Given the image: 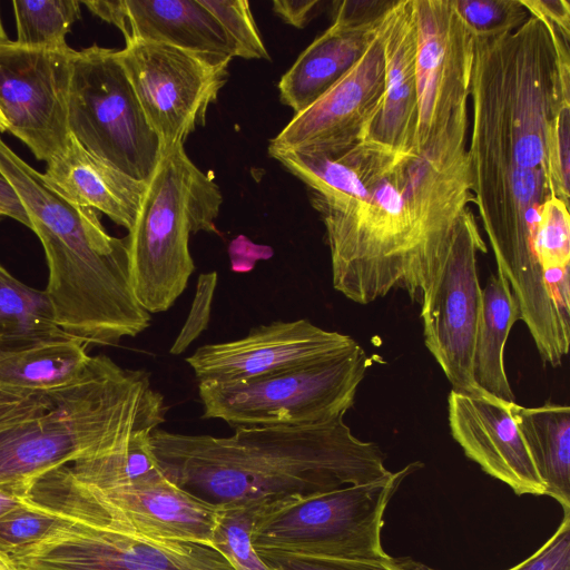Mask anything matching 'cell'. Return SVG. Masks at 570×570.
Here are the masks:
<instances>
[{
  "label": "cell",
  "mask_w": 570,
  "mask_h": 570,
  "mask_svg": "<svg viewBox=\"0 0 570 570\" xmlns=\"http://www.w3.org/2000/svg\"><path fill=\"white\" fill-rule=\"evenodd\" d=\"M150 445L164 474L217 505L254 504L386 476L384 454L343 416L307 426L237 428L225 438L156 429Z\"/></svg>",
  "instance_id": "cell-1"
},
{
  "label": "cell",
  "mask_w": 570,
  "mask_h": 570,
  "mask_svg": "<svg viewBox=\"0 0 570 570\" xmlns=\"http://www.w3.org/2000/svg\"><path fill=\"white\" fill-rule=\"evenodd\" d=\"M149 373L91 356L73 381L0 393V484L33 483L55 468L100 456L165 421Z\"/></svg>",
  "instance_id": "cell-2"
},
{
  "label": "cell",
  "mask_w": 570,
  "mask_h": 570,
  "mask_svg": "<svg viewBox=\"0 0 570 570\" xmlns=\"http://www.w3.org/2000/svg\"><path fill=\"white\" fill-rule=\"evenodd\" d=\"M0 173L43 247L56 324L83 344L115 345L151 322L130 281L127 237L110 236L99 213L53 189L0 138Z\"/></svg>",
  "instance_id": "cell-3"
},
{
  "label": "cell",
  "mask_w": 570,
  "mask_h": 570,
  "mask_svg": "<svg viewBox=\"0 0 570 570\" xmlns=\"http://www.w3.org/2000/svg\"><path fill=\"white\" fill-rule=\"evenodd\" d=\"M401 156L361 144L338 156L357 169L370 196L350 212H318L333 287L361 305L395 288L421 304L462 215L452 204H430L403 190Z\"/></svg>",
  "instance_id": "cell-4"
},
{
  "label": "cell",
  "mask_w": 570,
  "mask_h": 570,
  "mask_svg": "<svg viewBox=\"0 0 570 570\" xmlns=\"http://www.w3.org/2000/svg\"><path fill=\"white\" fill-rule=\"evenodd\" d=\"M35 485L69 518L41 541L7 552L21 570H235L212 547L139 534L69 464L47 471Z\"/></svg>",
  "instance_id": "cell-5"
},
{
  "label": "cell",
  "mask_w": 570,
  "mask_h": 570,
  "mask_svg": "<svg viewBox=\"0 0 570 570\" xmlns=\"http://www.w3.org/2000/svg\"><path fill=\"white\" fill-rule=\"evenodd\" d=\"M222 203L220 188L189 159L184 144L161 150L126 236L132 291L149 314L167 311L186 289L195 271L189 236L218 233Z\"/></svg>",
  "instance_id": "cell-6"
},
{
  "label": "cell",
  "mask_w": 570,
  "mask_h": 570,
  "mask_svg": "<svg viewBox=\"0 0 570 570\" xmlns=\"http://www.w3.org/2000/svg\"><path fill=\"white\" fill-rule=\"evenodd\" d=\"M421 466L413 462L376 481L264 504L255 515L254 548L326 558H384L386 507L403 480Z\"/></svg>",
  "instance_id": "cell-7"
},
{
  "label": "cell",
  "mask_w": 570,
  "mask_h": 570,
  "mask_svg": "<svg viewBox=\"0 0 570 570\" xmlns=\"http://www.w3.org/2000/svg\"><path fill=\"white\" fill-rule=\"evenodd\" d=\"M370 365L355 343L326 357L238 382L198 383L204 419L234 429L307 426L344 416Z\"/></svg>",
  "instance_id": "cell-8"
},
{
  "label": "cell",
  "mask_w": 570,
  "mask_h": 570,
  "mask_svg": "<svg viewBox=\"0 0 570 570\" xmlns=\"http://www.w3.org/2000/svg\"><path fill=\"white\" fill-rule=\"evenodd\" d=\"M417 127L414 153L445 165L466 154L473 36L452 0H413Z\"/></svg>",
  "instance_id": "cell-9"
},
{
  "label": "cell",
  "mask_w": 570,
  "mask_h": 570,
  "mask_svg": "<svg viewBox=\"0 0 570 570\" xmlns=\"http://www.w3.org/2000/svg\"><path fill=\"white\" fill-rule=\"evenodd\" d=\"M116 49L92 45L76 52L69 91V129L89 153L147 181L161 147Z\"/></svg>",
  "instance_id": "cell-10"
},
{
  "label": "cell",
  "mask_w": 570,
  "mask_h": 570,
  "mask_svg": "<svg viewBox=\"0 0 570 570\" xmlns=\"http://www.w3.org/2000/svg\"><path fill=\"white\" fill-rule=\"evenodd\" d=\"M117 56L161 150L184 144L205 124L233 59L137 39Z\"/></svg>",
  "instance_id": "cell-11"
},
{
  "label": "cell",
  "mask_w": 570,
  "mask_h": 570,
  "mask_svg": "<svg viewBox=\"0 0 570 570\" xmlns=\"http://www.w3.org/2000/svg\"><path fill=\"white\" fill-rule=\"evenodd\" d=\"M487 253L470 207L460 216L449 248L421 302L425 346L452 390L481 394L472 367L482 306L476 254Z\"/></svg>",
  "instance_id": "cell-12"
},
{
  "label": "cell",
  "mask_w": 570,
  "mask_h": 570,
  "mask_svg": "<svg viewBox=\"0 0 570 570\" xmlns=\"http://www.w3.org/2000/svg\"><path fill=\"white\" fill-rule=\"evenodd\" d=\"M76 50L0 45V110L7 130L38 160L50 163L69 146V91Z\"/></svg>",
  "instance_id": "cell-13"
},
{
  "label": "cell",
  "mask_w": 570,
  "mask_h": 570,
  "mask_svg": "<svg viewBox=\"0 0 570 570\" xmlns=\"http://www.w3.org/2000/svg\"><path fill=\"white\" fill-rule=\"evenodd\" d=\"M384 89L385 60L377 29L361 60L295 114L268 147L338 157L363 140L380 110Z\"/></svg>",
  "instance_id": "cell-14"
},
{
  "label": "cell",
  "mask_w": 570,
  "mask_h": 570,
  "mask_svg": "<svg viewBox=\"0 0 570 570\" xmlns=\"http://www.w3.org/2000/svg\"><path fill=\"white\" fill-rule=\"evenodd\" d=\"M355 343L307 320L275 321L253 327L243 338L203 345L185 361L198 383L238 382L306 364Z\"/></svg>",
  "instance_id": "cell-15"
},
{
  "label": "cell",
  "mask_w": 570,
  "mask_h": 570,
  "mask_svg": "<svg viewBox=\"0 0 570 570\" xmlns=\"http://www.w3.org/2000/svg\"><path fill=\"white\" fill-rule=\"evenodd\" d=\"M487 394L451 390L449 425L465 455L518 494L546 495L511 404Z\"/></svg>",
  "instance_id": "cell-16"
},
{
  "label": "cell",
  "mask_w": 570,
  "mask_h": 570,
  "mask_svg": "<svg viewBox=\"0 0 570 570\" xmlns=\"http://www.w3.org/2000/svg\"><path fill=\"white\" fill-rule=\"evenodd\" d=\"M413 0H396L379 27L385 60L380 110L358 144L393 155L414 153L417 127Z\"/></svg>",
  "instance_id": "cell-17"
},
{
  "label": "cell",
  "mask_w": 570,
  "mask_h": 570,
  "mask_svg": "<svg viewBox=\"0 0 570 570\" xmlns=\"http://www.w3.org/2000/svg\"><path fill=\"white\" fill-rule=\"evenodd\" d=\"M91 489L120 511L141 535L213 548L224 505L185 491L163 471L130 485Z\"/></svg>",
  "instance_id": "cell-18"
},
{
  "label": "cell",
  "mask_w": 570,
  "mask_h": 570,
  "mask_svg": "<svg viewBox=\"0 0 570 570\" xmlns=\"http://www.w3.org/2000/svg\"><path fill=\"white\" fill-rule=\"evenodd\" d=\"M43 177L68 199L107 215L128 232L132 228L146 183L96 157L72 135L66 151L47 164Z\"/></svg>",
  "instance_id": "cell-19"
},
{
  "label": "cell",
  "mask_w": 570,
  "mask_h": 570,
  "mask_svg": "<svg viewBox=\"0 0 570 570\" xmlns=\"http://www.w3.org/2000/svg\"><path fill=\"white\" fill-rule=\"evenodd\" d=\"M128 38L236 57V48L200 0H125Z\"/></svg>",
  "instance_id": "cell-20"
},
{
  "label": "cell",
  "mask_w": 570,
  "mask_h": 570,
  "mask_svg": "<svg viewBox=\"0 0 570 570\" xmlns=\"http://www.w3.org/2000/svg\"><path fill=\"white\" fill-rule=\"evenodd\" d=\"M377 29L332 23L282 76L278 82L281 101L294 114L307 108L361 60Z\"/></svg>",
  "instance_id": "cell-21"
},
{
  "label": "cell",
  "mask_w": 570,
  "mask_h": 570,
  "mask_svg": "<svg viewBox=\"0 0 570 570\" xmlns=\"http://www.w3.org/2000/svg\"><path fill=\"white\" fill-rule=\"evenodd\" d=\"M511 410L534 466L544 483L546 495L570 513V409L547 403Z\"/></svg>",
  "instance_id": "cell-22"
},
{
  "label": "cell",
  "mask_w": 570,
  "mask_h": 570,
  "mask_svg": "<svg viewBox=\"0 0 570 570\" xmlns=\"http://www.w3.org/2000/svg\"><path fill=\"white\" fill-rule=\"evenodd\" d=\"M520 312L507 279L497 271L482 289V306L476 331L473 380L478 389L505 402H514L505 368L504 346Z\"/></svg>",
  "instance_id": "cell-23"
},
{
  "label": "cell",
  "mask_w": 570,
  "mask_h": 570,
  "mask_svg": "<svg viewBox=\"0 0 570 570\" xmlns=\"http://www.w3.org/2000/svg\"><path fill=\"white\" fill-rule=\"evenodd\" d=\"M90 355L76 338L0 347V393L48 390L76 380Z\"/></svg>",
  "instance_id": "cell-24"
},
{
  "label": "cell",
  "mask_w": 570,
  "mask_h": 570,
  "mask_svg": "<svg viewBox=\"0 0 570 570\" xmlns=\"http://www.w3.org/2000/svg\"><path fill=\"white\" fill-rule=\"evenodd\" d=\"M75 338L60 328L46 291L31 288L0 265V347Z\"/></svg>",
  "instance_id": "cell-25"
},
{
  "label": "cell",
  "mask_w": 570,
  "mask_h": 570,
  "mask_svg": "<svg viewBox=\"0 0 570 570\" xmlns=\"http://www.w3.org/2000/svg\"><path fill=\"white\" fill-rule=\"evenodd\" d=\"M535 247L546 284L561 315L570 321V216L558 197L541 207Z\"/></svg>",
  "instance_id": "cell-26"
},
{
  "label": "cell",
  "mask_w": 570,
  "mask_h": 570,
  "mask_svg": "<svg viewBox=\"0 0 570 570\" xmlns=\"http://www.w3.org/2000/svg\"><path fill=\"white\" fill-rule=\"evenodd\" d=\"M77 0H14L16 43L31 49L63 50L66 36L81 18Z\"/></svg>",
  "instance_id": "cell-27"
},
{
  "label": "cell",
  "mask_w": 570,
  "mask_h": 570,
  "mask_svg": "<svg viewBox=\"0 0 570 570\" xmlns=\"http://www.w3.org/2000/svg\"><path fill=\"white\" fill-rule=\"evenodd\" d=\"M31 501L0 519V550L10 552L37 543L65 523L69 513L31 490Z\"/></svg>",
  "instance_id": "cell-28"
},
{
  "label": "cell",
  "mask_w": 570,
  "mask_h": 570,
  "mask_svg": "<svg viewBox=\"0 0 570 570\" xmlns=\"http://www.w3.org/2000/svg\"><path fill=\"white\" fill-rule=\"evenodd\" d=\"M258 508L254 504L224 505L214 533L213 548L219 551L235 570H272L256 552L252 540Z\"/></svg>",
  "instance_id": "cell-29"
},
{
  "label": "cell",
  "mask_w": 570,
  "mask_h": 570,
  "mask_svg": "<svg viewBox=\"0 0 570 570\" xmlns=\"http://www.w3.org/2000/svg\"><path fill=\"white\" fill-rule=\"evenodd\" d=\"M452 3L475 38L510 33L530 17L521 0H452Z\"/></svg>",
  "instance_id": "cell-30"
},
{
  "label": "cell",
  "mask_w": 570,
  "mask_h": 570,
  "mask_svg": "<svg viewBox=\"0 0 570 570\" xmlns=\"http://www.w3.org/2000/svg\"><path fill=\"white\" fill-rule=\"evenodd\" d=\"M200 2L218 20L233 41L236 57L271 59L248 1L200 0Z\"/></svg>",
  "instance_id": "cell-31"
},
{
  "label": "cell",
  "mask_w": 570,
  "mask_h": 570,
  "mask_svg": "<svg viewBox=\"0 0 570 570\" xmlns=\"http://www.w3.org/2000/svg\"><path fill=\"white\" fill-rule=\"evenodd\" d=\"M273 570H424L411 560L392 558L341 559L276 551H256Z\"/></svg>",
  "instance_id": "cell-32"
},
{
  "label": "cell",
  "mask_w": 570,
  "mask_h": 570,
  "mask_svg": "<svg viewBox=\"0 0 570 570\" xmlns=\"http://www.w3.org/2000/svg\"><path fill=\"white\" fill-rule=\"evenodd\" d=\"M216 284V272L199 275L190 312L170 348L171 354L183 353L207 327Z\"/></svg>",
  "instance_id": "cell-33"
},
{
  "label": "cell",
  "mask_w": 570,
  "mask_h": 570,
  "mask_svg": "<svg viewBox=\"0 0 570 570\" xmlns=\"http://www.w3.org/2000/svg\"><path fill=\"white\" fill-rule=\"evenodd\" d=\"M508 570H570V513L533 554Z\"/></svg>",
  "instance_id": "cell-34"
},
{
  "label": "cell",
  "mask_w": 570,
  "mask_h": 570,
  "mask_svg": "<svg viewBox=\"0 0 570 570\" xmlns=\"http://www.w3.org/2000/svg\"><path fill=\"white\" fill-rule=\"evenodd\" d=\"M396 0H345L332 2V23L354 29H376Z\"/></svg>",
  "instance_id": "cell-35"
},
{
  "label": "cell",
  "mask_w": 570,
  "mask_h": 570,
  "mask_svg": "<svg viewBox=\"0 0 570 570\" xmlns=\"http://www.w3.org/2000/svg\"><path fill=\"white\" fill-rule=\"evenodd\" d=\"M529 14L553 26L570 38V3L564 0H521Z\"/></svg>",
  "instance_id": "cell-36"
},
{
  "label": "cell",
  "mask_w": 570,
  "mask_h": 570,
  "mask_svg": "<svg viewBox=\"0 0 570 570\" xmlns=\"http://www.w3.org/2000/svg\"><path fill=\"white\" fill-rule=\"evenodd\" d=\"M324 4L321 0H274L273 10L286 23L304 28L322 11Z\"/></svg>",
  "instance_id": "cell-37"
},
{
  "label": "cell",
  "mask_w": 570,
  "mask_h": 570,
  "mask_svg": "<svg viewBox=\"0 0 570 570\" xmlns=\"http://www.w3.org/2000/svg\"><path fill=\"white\" fill-rule=\"evenodd\" d=\"M80 2L85 4L94 14L117 27L122 32L125 40L128 38L129 31L125 0H98Z\"/></svg>",
  "instance_id": "cell-38"
},
{
  "label": "cell",
  "mask_w": 570,
  "mask_h": 570,
  "mask_svg": "<svg viewBox=\"0 0 570 570\" xmlns=\"http://www.w3.org/2000/svg\"><path fill=\"white\" fill-rule=\"evenodd\" d=\"M10 217L31 229L28 214L11 184L0 173V220Z\"/></svg>",
  "instance_id": "cell-39"
},
{
  "label": "cell",
  "mask_w": 570,
  "mask_h": 570,
  "mask_svg": "<svg viewBox=\"0 0 570 570\" xmlns=\"http://www.w3.org/2000/svg\"><path fill=\"white\" fill-rule=\"evenodd\" d=\"M33 483H1L0 484V519L31 501Z\"/></svg>",
  "instance_id": "cell-40"
},
{
  "label": "cell",
  "mask_w": 570,
  "mask_h": 570,
  "mask_svg": "<svg viewBox=\"0 0 570 570\" xmlns=\"http://www.w3.org/2000/svg\"><path fill=\"white\" fill-rule=\"evenodd\" d=\"M0 570H21L14 561L11 559V557L0 550Z\"/></svg>",
  "instance_id": "cell-41"
},
{
  "label": "cell",
  "mask_w": 570,
  "mask_h": 570,
  "mask_svg": "<svg viewBox=\"0 0 570 570\" xmlns=\"http://www.w3.org/2000/svg\"><path fill=\"white\" fill-rule=\"evenodd\" d=\"M7 41H9V38L7 37V33L3 29V24L1 21V14H0V45L6 43Z\"/></svg>",
  "instance_id": "cell-42"
},
{
  "label": "cell",
  "mask_w": 570,
  "mask_h": 570,
  "mask_svg": "<svg viewBox=\"0 0 570 570\" xmlns=\"http://www.w3.org/2000/svg\"><path fill=\"white\" fill-rule=\"evenodd\" d=\"M7 131V121L0 110V132Z\"/></svg>",
  "instance_id": "cell-43"
},
{
  "label": "cell",
  "mask_w": 570,
  "mask_h": 570,
  "mask_svg": "<svg viewBox=\"0 0 570 570\" xmlns=\"http://www.w3.org/2000/svg\"><path fill=\"white\" fill-rule=\"evenodd\" d=\"M424 570H433V569H430V568H424Z\"/></svg>",
  "instance_id": "cell-44"
},
{
  "label": "cell",
  "mask_w": 570,
  "mask_h": 570,
  "mask_svg": "<svg viewBox=\"0 0 570 570\" xmlns=\"http://www.w3.org/2000/svg\"><path fill=\"white\" fill-rule=\"evenodd\" d=\"M273 570V569H272Z\"/></svg>",
  "instance_id": "cell-45"
}]
</instances>
